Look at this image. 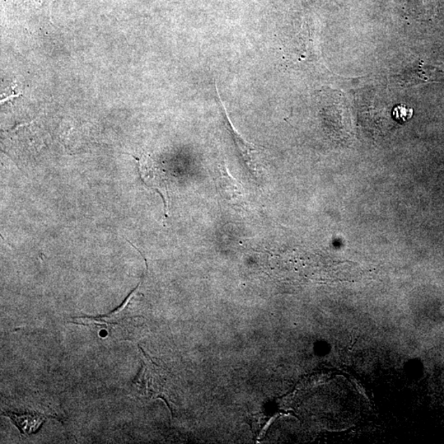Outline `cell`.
<instances>
[{
    "label": "cell",
    "instance_id": "cell-1",
    "mask_svg": "<svg viewBox=\"0 0 444 444\" xmlns=\"http://www.w3.org/2000/svg\"><path fill=\"white\" fill-rule=\"evenodd\" d=\"M138 287L139 285L137 288L129 294L127 299H126L123 305L117 308V310L113 313H111L110 315L101 317H76V319H74V320L71 322H73V324L90 327V328L101 329H106V330H108L110 327L122 324V321L125 319L126 310H127V307L129 306L130 301L132 300L134 294L136 293Z\"/></svg>",
    "mask_w": 444,
    "mask_h": 444
},
{
    "label": "cell",
    "instance_id": "cell-2",
    "mask_svg": "<svg viewBox=\"0 0 444 444\" xmlns=\"http://www.w3.org/2000/svg\"><path fill=\"white\" fill-rule=\"evenodd\" d=\"M3 415L10 419L24 436L36 432L45 420L43 415L37 413L17 414L9 411Z\"/></svg>",
    "mask_w": 444,
    "mask_h": 444
},
{
    "label": "cell",
    "instance_id": "cell-3",
    "mask_svg": "<svg viewBox=\"0 0 444 444\" xmlns=\"http://www.w3.org/2000/svg\"><path fill=\"white\" fill-rule=\"evenodd\" d=\"M394 113L396 119L401 121H406L413 116V111L411 109H408V107L405 106H399L396 107Z\"/></svg>",
    "mask_w": 444,
    "mask_h": 444
}]
</instances>
